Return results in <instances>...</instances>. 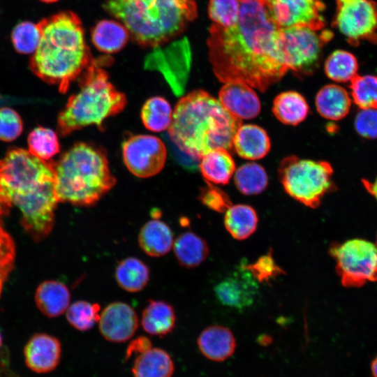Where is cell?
I'll return each instance as SVG.
<instances>
[{
    "label": "cell",
    "instance_id": "cell-14",
    "mask_svg": "<svg viewBox=\"0 0 377 377\" xmlns=\"http://www.w3.org/2000/svg\"><path fill=\"white\" fill-rule=\"evenodd\" d=\"M101 335L114 343L126 342L133 337L138 327L135 311L127 303L114 302L101 311L98 320Z\"/></svg>",
    "mask_w": 377,
    "mask_h": 377
},
{
    "label": "cell",
    "instance_id": "cell-39",
    "mask_svg": "<svg viewBox=\"0 0 377 377\" xmlns=\"http://www.w3.org/2000/svg\"><path fill=\"white\" fill-rule=\"evenodd\" d=\"M259 282L268 281L284 272L276 265L272 251L260 257L255 263L244 267Z\"/></svg>",
    "mask_w": 377,
    "mask_h": 377
},
{
    "label": "cell",
    "instance_id": "cell-10",
    "mask_svg": "<svg viewBox=\"0 0 377 377\" xmlns=\"http://www.w3.org/2000/svg\"><path fill=\"white\" fill-rule=\"evenodd\" d=\"M332 32L304 27L280 29L279 43L289 71L300 75L312 74L319 65L322 47Z\"/></svg>",
    "mask_w": 377,
    "mask_h": 377
},
{
    "label": "cell",
    "instance_id": "cell-15",
    "mask_svg": "<svg viewBox=\"0 0 377 377\" xmlns=\"http://www.w3.org/2000/svg\"><path fill=\"white\" fill-rule=\"evenodd\" d=\"M258 290L256 279L245 267L226 278L214 288L219 302L223 305L242 309L251 306Z\"/></svg>",
    "mask_w": 377,
    "mask_h": 377
},
{
    "label": "cell",
    "instance_id": "cell-30",
    "mask_svg": "<svg viewBox=\"0 0 377 377\" xmlns=\"http://www.w3.org/2000/svg\"><path fill=\"white\" fill-rule=\"evenodd\" d=\"M258 218L256 210L247 205H231L226 211L224 226L236 239L248 238L256 230Z\"/></svg>",
    "mask_w": 377,
    "mask_h": 377
},
{
    "label": "cell",
    "instance_id": "cell-41",
    "mask_svg": "<svg viewBox=\"0 0 377 377\" xmlns=\"http://www.w3.org/2000/svg\"><path fill=\"white\" fill-rule=\"evenodd\" d=\"M14 257V243L0 222V293L3 283L12 269Z\"/></svg>",
    "mask_w": 377,
    "mask_h": 377
},
{
    "label": "cell",
    "instance_id": "cell-46",
    "mask_svg": "<svg viewBox=\"0 0 377 377\" xmlns=\"http://www.w3.org/2000/svg\"><path fill=\"white\" fill-rule=\"evenodd\" d=\"M11 207L6 200L2 197L0 193V222L1 216L5 215L8 212V209Z\"/></svg>",
    "mask_w": 377,
    "mask_h": 377
},
{
    "label": "cell",
    "instance_id": "cell-32",
    "mask_svg": "<svg viewBox=\"0 0 377 377\" xmlns=\"http://www.w3.org/2000/svg\"><path fill=\"white\" fill-rule=\"evenodd\" d=\"M234 182L242 194L258 195L267 188L268 176L262 165L249 162L243 164L236 170Z\"/></svg>",
    "mask_w": 377,
    "mask_h": 377
},
{
    "label": "cell",
    "instance_id": "cell-22",
    "mask_svg": "<svg viewBox=\"0 0 377 377\" xmlns=\"http://www.w3.org/2000/svg\"><path fill=\"white\" fill-rule=\"evenodd\" d=\"M176 315L174 308L162 300H150L142 311L141 325L153 336L163 337L175 328Z\"/></svg>",
    "mask_w": 377,
    "mask_h": 377
},
{
    "label": "cell",
    "instance_id": "cell-45",
    "mask_svg": "<svg viewBox=\"0 0 377 377\" xmlns=\"http://www.w3.org/2000/svg\"><path fill=\"white\" fill-rule=\"evenodd\" d=\"M362 184L365 189L374 197L377 200V177L374 182H370L365 179H362Z\"/></svg>",
    "mask_w": 377,
    "mask_h": 377
},
{
    "label": "cell",
    "instance_id": "cell-50",
    "mask_svg": "<svg viewBox=\"0 0 377 377\" xmlns=\"http://www.w3.org/2000/svg\"><path fill=\"white\" fill-rule=\"evenodd\" d=\"M376 245L377 246V235H376Z\"/></svg>",
    "mask_w": 377,
    "mask_h": 377
},
{
    "label": "cell",
    "instance_id": "cell-36",
    "mask_svg": "<svg viewBox=\"0 0 377 377\" xmlns=\"http://www.w3.org/2000/svg\"><path fill=\"white\" fill-rule=\"evenodd\" d=\"M100 306L87 301H76L67 309L68 323L76 330L87 331L98 322Z\"/></svg>",
    "mask_w": 377,
    "mask_h": 377
},
{
    "label": "cell",
    "instance_id": "cell-52",
    "mask_svg": "<svg viewBox=\"0 0 377 377\" xmlns=\"http://www.w3.org/2000/svg\"><path fill=\"white\" fill-rule=\"evenodd\" d=\"M123 1H125V0H123Z\"/></svg>",
    "mask_w": 377,
    "mask_h": 377
},
{
    "label": "cell",
    "instance_id": "cell-19",
    "mask_svg": "<svg viewBox=\"0 0 377 377\" xmlns=\"http://www.w3.org/2000/svg\"><path fill=\"white\" fill-rule=\"evenodd\" d=\"M270 148L267 133L256 124L241 125L233 138V149L244 159H260L268 154Z\"/></svg>",
    "mask_w": 377,
    "mask_h": 377
},
{
    "label": "cell",
    "instance_id": "cell-20",
    "mask_svg": "<svg viewBox=\"0 0 377 377\" xmlns=\"http://www.w3.org/2000/svg\"><path fill=\"white\" fill-rule=\"evenodd\" d=\"M173 234L165 222L158 219L149 221L141 228L138 243L148 256L160 257L167 254L173 246Z\"/></svg>",
    "mask_w": 377,
    "mask_h": 377
},
{
    "label": "cell",
    "instance_id": "cell-3",
    "mask_svg": "<svg viewBox=\"0 0 377 377\" xmlns=\"http://www.w3.org/2000/svg\"><path fill=\"white\" fill-rule=\"evenodd\" d=\"M242 120L229 113L219 99L202 89L182 96L173 110L168 134L189 158L200 161L219 148L233 149V138Z\"/></svg>",
    "mask_w": 377,
    "mask_h": 377
},
{
    "label": "cell",
    "instance_id": "cell-33",
    "mask_svg": "<svg viewBox=\"0 0 377 377\" xmlns=\"http://www.w3.org/2000/svg\"><path fill=\"white\" fill-rule=\"evenodd\" d=\"M324 70L330 79L337 82H346L357 75L358 63L353 54L339 50L327 58Z\"/></svg>",
    "mask_w": 377,
    "mask_h": 377
},
{
    "label": "cell",
    "instance_id": "cell-8",
    "mask_svg": "<svg viewBox=\"0 0 377 377\" xmlns=\"http://www.w3.org/2000/svg\"><path fill=\"white\" fill-rule=\"evenodd\" d=\"M278 171L286 193L311 208L318 207L324 195L334 188L333 168L327 161L288 156L280 162Z\"/></svg>",
    "mask_w": 377,
    "mask_h": 377
},
{
    "label": "cell",
    "instance_id": "cell-16",
    "mask_svg": "<svg viewBox=\"0 0 377 377\" xmlns=\"http://www.w3.org/2000/svg\"><path fill=\"white\" fill-rule=\"evenodd\" d=\"M61 355L60 341L56 337L43 333L33 335L24 349L26 365L38 374L54 370L60 362Z\"/></svg>",
    "mask_w": 377,
    "mask_h": 377
},
{
    "label": "cell",
    "instance_id": "cell-17",
    "mask_svg": "<svg viewBox=\"0 0 377 377\" xmlns=\"http://www.w3.org/2000/svg\"><path fill=\"white\" fill-rule=\"evenodd\" d=\"M219 101L229 113L241 120L256 117L261 110L256 91L242 82L225 83L219 91Z\"/></svg>",
    "mask_w": 377,
    "mask_h": 377
},
{
    "label": "cell",
    "instance_id": "cell-51",
    "mask_svg": "<svg viewBox=\"0 0 377 377\" xmlns=\"http://www.w3.org/2000/svg\"><path fill=\"white\" fill-rule=\"evenodd\" d=\"M2 102V101L1 100V98H0V103Z\"/></svg>",
    "mask_w": 377,
    "mask_h": 377
},
{
    "label": "cell",
    "instance_id": "cell-34",
    "mask_svg": "<svg viewBox=\"0 0 377 377\" xmlns=\"http://www.w3.org/2000/svg\"><path fill=\"white\" fill-rule=\"evenodd\" d=\"M29 151L37 158L46 161L59 151L57 134L51 129L38 127L28 137Z\"/></svg>",
    "mask_w": 377,
    "mask_h": 377
},
{
    "label": "cell",
    "instance_id": "cell-37",
    "mask_svg": "<svg viewBox=\"0 0 377 377\" xmlns=\"http://www.w3.org/2000/svg\"><path fill=\"white\" fill-rule=\"evenodd\" d=\"M40 38L38 24L22 22L17 24L11 33L13 47L20 53L31 54L37 49Z\"/></svg>",
    "mask_w": 377,
    "mask_h": 377
},
{
    "label": "cell",
    "instance_id": "cell-43",
    "mask_svg": "<svg viewBox=\"0 0 377 377\" xmlns=\"http://www.w3.org/2000/svg\"><path fill=\"white\" fill-rule=\"evenodd\" d=\"M354 125L362 138H377V109H362L355 117Z\"/></svg>",
    "mask_w": 377,
    "mask_h": 377
},
{
    "label": "cell",
    "instance_id": "cell-38",
    "mask_svg": "<svg viewBox=\"0 0 377 377\" xmlns=\"http://www.w3.org/2000/svg\"><path fill=\"white\" fill-rule=\"evenodd\" d=\"M208 14L214 24L225 27H232L239 18V0H210Z\"/></svg>",
    "mask_w": 377,
    "mask_h": 377
},
{
    "label": "cell",
    "instance_id": "cell-27",
    "mask_svg": "<svg viewBox=\"0 0 377 377\" xmlns=\"http://www.w3.org/2000/svg\"><path fill=\"white\" fill-rule=\"evenodd\" d=\"M129 32L125 26L112 20L98 22L91 31V40L99 51L114 53L120 51L127 43Z\"/></svg>",
    "mask_w": 377,
    "mask_h": 377
},
{
    "label": "cell",
    "instance_id": "cell-25",
    "mask_svg": "<svg viewBox=\"0 0 377 377\" xmlns=\"http://www.w3.org/2000/svg\"><path fill=\"white\" fill-rule=\"evenodd\" d=\"M70 293L62 283L46 281L38 287L35 300L38 309L48 317H57L69 306Z\"/></svg>",
    "mask_w": 377,
    "mask_h": 377
},
{
    "label": "cell",
    "instance_id": "cell-9",
    "mask_svg": "<svg viewBox=\"0 0 377 377\" xmlns=\"http://www.w3.org/2000/svg\"><path fill=\"white\" fill-rule=\"evenodd\" d=\"M330 254L336 263V271L341 284L346 288H359L368 282L377 281V246L361 238L334 243Z\"/></svg>",
    "mask_w": 377,
    "mask_h": 377
},
{
    "label": "cell",
    "instance_id": "cell-2",
    "mask_svg": "<svg viewBox=\"0 0 377 377\" xmlns=\"http://www.w3.org/2000/svg\"><path fill=\"white\" fill-rule=\"evenodd\" d=\"M0 193L10 206L20 209L22 226L34 240L49 235L59 202L53 162L23 149L9 150L0 159Z\"/></svg>",
    "mask_w": 377,
    "mask_h": 377
},
{
    "label": "cell",
    "instance_id": "cell-23",
    "mask_svg": "<svg viewBox=\"0 0 377 377\" xmlns=\"http://www.w3.org/2000/svg\"><path fill=\"white\" fill-rule=\"evenodd\" d=\"M131 371L134 377H172L175 364L167 351L151 348L137 356Z\"/></svg>",
    "mask_w": 377,
    "mask_h": 377
},
{
    "label": "cell",
    "instance_id": "cell-24",
    "mask_svg": "<svg viewBox=\"0 0 377 377\" xmlns=\"http://www.w3.org/2000/svg\"><path fill=\"white\" fill-rule=\"evenodd\" d=\"M199 167L208 183L227 184L235 171V163L227 149H214L200 160Z\"/></svg>",
    "mask_w": 377,
    "mask_h": 377
},
{
    "label": "cell",
    "instance_id": "cell-13",
    "mask_svg": "<svg viewBox=\"0 0 377 377\" xmlns=\"http://www.w3.org/2000/svg\"><path fill=\"white\" fill-rule=\"evenodd\" d=\"M267 10L280 29L304 27L320 31L325 22L320 0H266Z\"/></svg>",
    "mask_w": 377,
    "mask_h": 377
},
{
    "label": "cell",
    "instance_id": "cell-1",
    "mask_svg": "<svg viewBox=\"0 0 377 377\" xmlns=\"http://www.w3.org/2000/svg\"><path fill=\"white\" fill-rule=\"evenodd\" d=\"M265 1L239 0L235 25L213 23L209 27V59L221 82H242L265 92L289 71L279 43L280 28Z\"/></svg>",
    "mask_w": 377,
    "mask_h": 377
},
{
    "label": "cell",
    "instance_id": "cell-40",
    "mask_svg": "<svg viewBox=\"0 0 377 377\" xmlns=\"http://www.w3.org/2000/svg\"><path fill=\"white\" fill-rule=\"evenodd\" d=\"M22 129V119L14 110L0 108V140H14L21 134Z\"/></svg>",
    "mask_w": 377,
    "mask_h": 377
},
{
    "label": "cell",
    "instance_id": "cell-47",
    "mask_svg": "<svg viewBox=\"0 0 377 377\" xmlns=\"http://www.w3.org/2000/svg\"><path fill=\"white\" fill-rule=\"evenodd\" d=\"M371 368V372L374 377H377V356L373 360Z\"/></svg>",
    "mask_w": 377,
    "mask_h": 377
},
{
    "label": "cell",
    "instance_id": "cell-48",
    "mask_svg": "<svg viewBox=\"0 0 377 377\" xmlns=\"http://www.w3.org/2000/svg\"><path fill=\"white\" fill-rule=\"evenodd\" d=\"M40 1L45 3H53V2L57 1L58 0H40Z\"/></svg>",
    "mask_w": 377,
    "mask_h": 377
},
{
    "label": "cell",
    "instance_id": "cell-42",
    "mask_svg": "<svg viewBox=\"0 0 377 377\" xmlns=\"http://www.w3.org/2000/svg\"><path fill=\"white\" fill-rule=\"evenodd\" d=\"M208 187L203 188L200 194V200L203 205L216 212H226L232 205L230 199L221 189L208 183Z\"/></svg>",
    "mask_w": 377,
    "mask_h": 377
},
{
    "label": "cell",
    "instance_id": "cell-7",
    "mask_svg": "<svg viewBox=\"0 0 377 377\" xmlns=\"http://www.w3.org/2000/svg\"><path fill=\"white\" fill-rule=\"evenodd\" d=\"M80 91L72 95L57 119L59 133L66 135L91 125L101 127L107 118L121 112L124 94L109 80L108 73L95 61L79 77Z\"/></svg>",
    "mask_w": 377,
    "mask_h": 377
},
{
    "label": "cell",
    "instance_id": "cell-11",
    "mask_svg": "<svg viewBox=\"0 0 377 377\" xmlns=\"http://www.w3.org/2000/svg\"><path fill=\"white\" fill-rule=\"evenodd\" d=\"M333 25L352 45L377 43V3L371 0H336Z\"/></svg>",
    "mask_w": 377,
    "mask_h": 377
},
{
    "label": "cell",
    "instance_id": "cell-6",
    "mask_svg": "<svg viewBox=\"0 0 377 377\" xmlns=\"http://www.w3.org/2000/svg\"><path fill=\"white\" fill-rule=\"evenodd\" d=\"M59 202L92 206L116 184L107 156L99 147L78 142L54 163Z\"/></svg>",
    "mask_w": 377,
    "mask_h": 377
},
{
    "label": "cell",
    "instance_id": "cell-44",
    "mask_svg": "<svg viewBox=\"0 0 377 377\" xmlns=\"http://www.w3.org/2000/svg\"><path fill=\"white\" fill-rule=\"evenodd\" d=\"M151 348H152L151 342L149 339L143 336L139 337L130 342L126 350L125 357L128 359L134 354L139 355Z\"/></svg>",
    "mask_w": 377,
    "mask_h": 377
},
{
    "label": "cell",
    "instance_id": "cell-18",
    "mask_svg": "<svg viewBox=\"0 0 377 377\" xmlns=\"http://www.w3.org/2000/svg\"><path fill=\"white\" fill-rule=\"evenodd\" d=\"M197 345L206 358L214 362H223L234 353L236 340L228 328L212 325L202 331L198 337Z\"/></svg>",
    "mask_w": 377,
    "mask_h": 377
},
{
    "label": "cell",
    "instance_id": "cell-12",
    "mask_svg": "<svg viewBox=\"0 0 377 377\" xmlns=\"http://www.w3.org/2000/svg\"><path fill=\"white\" fill-rule=\"evenodd\" d=\"M124 164L135 176L148 178L158 174L164 167L167 149L163 141L151 135H135L122 145Z\"/></svg>",
    "mask_w": 377,
    "mask_h": 377
},
{
    "label": "cell",
    "instance_id": "cell-5",
    "mask_svg": "<svg viewBox=\"0 0 377 377\" xmlns=\"http://www.w3.org/2000/svg\"><path fill=\"white\" fill-rule=\"evenodd\" d=\"M103 7L143 47L176 38L198 15L195 0H106Z\"/></svg>",
    "mask_w": 377,
    "mask_h": 377
},
{
    "label": "cell",
    "instance_id": "cell-28",
    "mask_svg": "<svg viewBox=\"0 0 377 377\" xmlns=\"http://www.w3.org/2000/svg\"><path fill=\"white\" fill-rule=\"evenodd\" d=\"M174 253L179 264L186 268H194L207 258L209 248L204 239L187 231L179 235L173 242Z\"/></svg>",
    "mask_w": 377,
    "mask_h": 377
},
{
    "label": "cell",
    "instance_id": "cell-26",
    "mask_svg": "<svg viewBox=\"0 0 377 377\" xmlns=\"http://www.w3.org/2000/svg\"><path fill=\"white\" fill-rule=\"evenodd\" d=\"M272 110L275 117L282 124L296 126L306 118L309 107L302 94L288 91L274 98Z\"/></svg>",
    "mask_w": 377,
    "mask_h": 377
},
{
    "label": "cell",
    "instance_id": "cell-31",
    "mask_svg": "<svg viewBox=\"0 0 377 377\" xmlns=\"http://www.w3.org/2000/svg\"><path fill=\"white\" fill-rule=\"evenodd\" d=\"M173 111L168 101L161 96L149 98L141 110L144 126L154 132L168 129L172 119Z\"/></svg>",
    "mask_w": 377,
    "mask_h": 377
},
{
    "label": "cell",
    "instance_id": "cell-4",
    "mask_svg": "<svg viewBox=\"0 0 377 377\" xmlns=\"http://www.w3.org/2000/svg\"><path fill=\"white\" fill-rule=\"evenodd\" d=\"M38 46L30 60V68L45 82L66 92L94 61L84 38L80 17L63 11L38 23Z\"/></svg>",
    "mask_w": 377,
    "mask_h": 377
},
{
    "label": "cell",
    "instance_id": "cell-35",
    "mask_svg": "<svg viewBox=\"0 0 377 377\" xmlns=\"http://www.w3.org/2000/svg\"><path fill=\"white\" fill-rule=\"evenodd\" d=\"M354 103L361 109H377V75H357L350 84Z\"/></svg>",
    "mask_w": 377,
    "mask_h": 377
},
{
    "label": "cell",
    "instance_id": "cell-29",
    "mask_svg": "<svg viewBox=\"0 0 377 377\" xmlns=\"http://www.w3.org/2000/svg\"><path fill=\"white\" fill-rule=\"evenodd\" d=\"M148 266L140 259L128 257L121 260L114 272L118 285L124 290L137 293L142 290L149 280Z\"/></svg>",
    "mask_w": 377,
    "mask_h": 377
},
{
    "label": "cell",
    "instance_id": "cell-21",
    "mask_svg": "<svg viewBox=\"0 0 377 377\" xmlns=\"http://www.w3.org/2000/svg\"><path fill=\"white\" fill-rule=\"evenodd\" d=\"M315 103L317 112L321 117L338 121L348 114L351 100L344 88L330 84L325 85L318 91Z\"/></svg>",
    "mask_w": 377,
    "mask_h": 377
},
{
    "label": "cell",
    "instance_id": "cell-49",
    "mask_svg": "<svg viewBox=\"0 0 377 377\" xmlns=\"http://www.w3.org/2000/svg\"><path fill=\"white\" fill-rule=\"evenodd\" d=\"M2 346V337H1V334L0 333V348Z\"/></svg>",
    "mask_w": 377,
    "mask_h": 377
}]
</instances>
